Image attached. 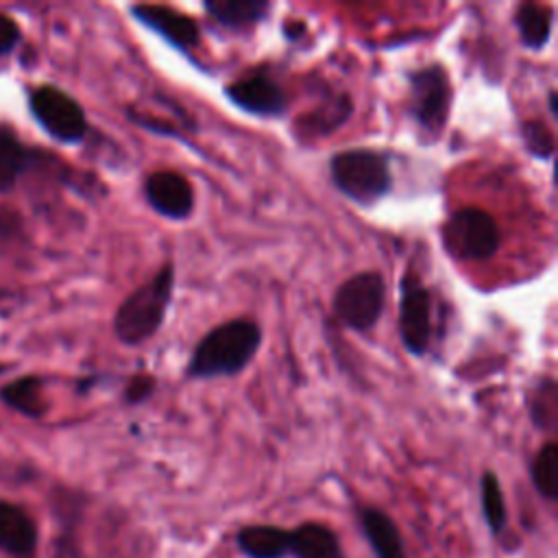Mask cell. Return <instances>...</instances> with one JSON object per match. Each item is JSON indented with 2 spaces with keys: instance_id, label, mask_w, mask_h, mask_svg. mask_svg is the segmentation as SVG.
I'll return each mask as SVG.
<instances>
[{
  "instance_id": "6da1fadb",
  "label": "cell",
  "mask_w": 558,
  "mask_h": 558,
  "mask_svg": "<svg viewBox=\"0 0 558 558\" xmlns=\"http://www.w3.org/2000/svg\"><path fill=\"white\" fill-rule=\"evenodd\" d=\"M262 327L251 318H229L211 327L194 347L185 375L190 379L235 377L253 362L262 347Z\"/></svg>"
},
{
  "instance_id": "7a4b0ae2",
  "label": "cell",
  "mask_w": 558,
  "mask_h": 558,
  "mask_svg": "<svg viewBox=\"0 0 558 558\" xmlns=\"http://www.w3.org/2000/svg\"><path fill=\"white\" fill-rule=\"evenodd\" d=\"M174 264L166 262L146 283L137 286L116 310L113 333L126 347H137L159 333L172 303Z\"/></svg>"
},
{
  "instance_id": "3957f363",
  "label": "cell",
  "mask_w": 558,
  "mask_h": 558,
  "mask_svg": "<svg viewBox=\"0 0 558 558\" xmlns=\"http://www.w3.org/2000/svg\"><path fill=\"white\" fill-rule=\"evenodd\" d=\"M329 179L333 187L355 203L371 209L392 192L395 179L390 157L375 148H344L329 157Z\"/></svg>"
},
{
  "instance_id": "277c9868",
  "label": "cell",
  "mask_w": 558,
  "mask_h": 558,
  "mask_svg": "<svg viewBox=\"0 0 558 558\" xmlns=\"http://www.w3.org/2000/svg\"><path fill=\"white\" fill-rule=\"evenodd\" d=\"M451 81L442 63H427L408 74V116L423 137H440L451 109Z\"/></svg>"
},
{
  "instance_id": "5b68a950",
  "label": "cell",
  "mask_w": 558,
  "mask_h": 558,
  "mask_svg": "<svg viewBox=\"0 0 558 558\" xmlns=\"http://www.w3.org/2000/svg\"><path fill=\"white\" fill-rule=\"evenodd\" d=\"M386 307V279L377 270H360L347 277L331 296L333 316L351 331L368 333Z\"/></svg>"
},
{
  "instance_id": "8992f818",
  "label": "cell",
  "mask_w": 558,
  "mask_h": 558,
  "mask_svg": "<svg viewBox=\"0 0 558 558\" xmlns=\"http://www.w3.org/2000/svg\"><path fill=\"white\" fill-rule=\"evenodd\" d=\"M445 251L462 262H486L501 246L497 220L480 207H460L442 225Z\"/></svg>"
},
{
  "instance_id": "52a82bcc",
  "label": "cell",
  "mask_w": 558,
  "mask_h": 558,
  "mask_svg": "<svg viewBox=\"0 0 558 558\" xmlns=\"http://www.w3.org/2000/svg\"><path fill=\"white\" fill-rule=\"evenodd\" d=\"M432 314V290L416 272L405 270L399 281V340L403 349L414 357H421L429 351L434 331Z\"/></svg>"
},
{
  "instance_id": "ba28073f",
  "label": "cell",
  "mask_w": 558,
  "mask_h": 558,
  "mask_svg": "<svg viewBox=\"0 0 558 558\" xmlns=\"http://www.w3.org/2000/svg\"><path fill=\"white\" fill-rule=\"evenodd\" d=\"M225 96L242 111L255 118H283L290 109L288 89L268 70L257 68L255 72L235 78L225 87Z\"/></svg>"
},
{
  "instance_id": "9c48e42d",
  "label": "cell",
  "mask_w": 558,
  "mask_h": 558,
  "mask_svg": "<svg viewBox=\"0 0 558 558\" xmlns=\"http://www.w3.org/2000/svg\"><path fill=\"white\" fill-rule=\"evenodd\" d=\"M31 111L37 122L59 142L74 144L87 133V118L83 107L65 92L44 85L31 94Z\"/></svg>"
},
{
  "instance_id": "30bf717a",
  "label": "cell",
  "mask_w": 558,
  "mask_h": 558,
  "mask_svg": "<svg viewBox=\"0 0 558 558\" xmlns=\"http://www.w3.org/2000/svg\"><path fill=\"white\" fill-rule=\"evenodd\" d=\"M144 198L155 214L168 220H187L194 211V187L177 170L150 172L144 181Z\"/></svg>"
},
{
  "instance_id": "8fae6325",
  "label": "cell",
  "mask_w": 558,
  "mask_h": 558,
  "mask_svg": "<svg viewBox=\"0 0 558 558\" xmlns=\"http://www.w3.org/2000/svg\"><path fill=\"white\" fill-rule=\"evenodd\" d=\"M131 15L148 31L159 35L179 52H192L201 44V26L187 13L166 4H133Z\"/></svg>"
},
{
  "instance_id": "7c38bea8",
  "label": "cell",
  "mask_w": 558,
  "mask_h": 558,
  "mask_svg": "<svg viewBox=\"0 0 558 558\" xmlns=\"http://www.w3.org/2000/svg\"><path fill=\"white\" fill-rule=\"evenodd\" d=\"M353 512L373 558H408L403 532L388 510L375 504H357Z\"/></svg>"
},
{
  "instance_id": "4fadbf2b",
  "label": "cell",
  "mask_w": 558,
  "mask_h": 558,
  "mask_svg": "<svg viewBox=\"0 0 558 558\" xmlns=\"http://www.w3.org/2000/svg\"><path fill=\"white\" fill-rule=\"evenodd\" d=\"M242 558H290V530L277 523H246L233 534Z\"/></svg>"
},
{
  "instance_id": "5bb4252c",
  "label": "cell",
  "mask_w": 558,
  "mask_h": 558,
  "mask_svg": "<svg viewBox=\"0 0 558 558\" xmlns=\"http://www.w3.org/2000/svg\"><path fill=\"white\" fill-rule=\"evenodd\" d=\"M290 530V558H347L338 532L316 519H305Z\"/></svg>"
},
{
  "instance_id": "9a60e30c",
  "label": "cell",
  "mask_w": 558,
  "mask_h": 558,
  "mask_svg": "<svg viewBox=\"0 0 558 558\" xmlns=\"http://www.w3.org/2000/svg\"><path fill=\"white\" fill-rule=\"evenodd\" d=\"M39 534L33 517L15 504L0 501V551L13 558H33Z\"/></svg>"
},
{
  "instance_id": "2e32d148",
  "label": "cell",
  "mask_w": 558,
  "mask_h": 558,
  "mask_svg": "<svg viewBox=\"0 0 558 558\" xmlns=\"http://www.w3.org/2000/svg\"><path fill=\"white\" fill-rule=\"evenodd\" d=\"M272 4L268 0H205L203 11L211 22L231 33H248L262 24Z\"/></svg>"
},
{
  "instance_id": "e0dca14e",
  "label": "cell",
  "mask_w": 558,
  "mask_h": 558,
  "mask_svg": "<svg viewBox=\"0 0 558 558\" xmlns=\"http://www.w3.org/2000/svg\"><path fill=\"white\" fill-rule=\"evenodd\" d=\"M353 113V100L349 94L340 92L325 100L320 107L307 111L299 118V135L301 137H327L329 133L338 131Z\"/></svg>"
},
{
  "instance_id": "ac0fdd59",
  "label": "cell",
  "mask_w": 558,
  "mask_h": 558,
  "mask_svg": "<svg viewBox=\"0 0 558 558\" xmlns=\"http://www.w3.org/2000/svg\"><path fill=\"white\" fill-rule=\"evenodd\" d=\"M521 44L527 50H543L551 39L554 9L538 2H521L512 15Z\"/></svg>"
},
{
  "instance_id": "d6986e66",
  "label": "cell",
  "mask_w": 558,
  "mask_h": 558,
  "mask_svg": "<svg viewBox=\"0 0 558 558\" xmlns=\"http://www.w3.org/2000/svg\"><path fill=\"white\" fill-rule=\"evenodd\" d=\"M480 512L488 534L499 541L508 532V504L501 488V482L493 469L482 471L480 475Z\"/></svg>"
},
{
  "instance_id": "ffe728a7",
  "label": "cell",
  "mask_w": 558,
  "mask_h": 558,
  "mask_svg": "<svg viewBox=\"0 0 558 558\" xmlns=\"http://www.w3.org/2000/svg\"><path fill=\"white\" fill-rule=\"evenodd\" d=\"M530 482L541 499L547 504L558 501V445L556 440L543 442L530 460Z\"/></svg>"
},
{
  "instance_id": "44dd1931",
  "label": "cell",
  "mask_w": 558,
  "mask_h": 558,
  "mask_svg": "<svg viewBox=\"0 0 558 558\" xmlns=\"http://www.w3.org/2000/svg\"><path fill=\"white\" fill-rule=\"evenodd\" d=\"M527 414L538 432H551L558 418V392L551 377H541L527 395Z\"/></svg>"
},
{
  "instance_id": "7402d4cb",
  "label": "cell",
  "mask_w": 558,
  "mask_h": 558,
  "mask_svg": "<svg viewBox=\"0 0 558 558\" xmlns=\"http://www.w3.org/2000/svg\"><path fill=\"white\" fill-rule=\"evenodd\" d=\"M28 161L26 148L4 126H0V192H9Z\"/></svg>"
},
{
  "instance_id": "603a6c76",
  "label": "cell",
  "mask_w": 558,
  "mask_h": 558,
  "mask_svg": "<svg viewBox=\"0 0 558 558\" xmlns=\"http://www.w3.org/2000/svg\"><path fill=\"white\" fill-rule=\"evenodd\" d=\"M41 384L37 377H22L0 390V397L7 405L15 408L26 416H41L44 414V399H41Z\"/></svg>"
},
{
  "instance_id": "cb8c5ba5",
  "label": "cell",
  "mask_w": 558,
  "mask_h": 558,
  "mask_svg": "<svg viewBox=\"0 0 558 558\" xmlns=\"http://www.w3.org/2000/svg\"><path fill=\"white\" fill-rule=\"evenodd\" d=\"M521 140L525 150L536 159H551L556 144L549 126L543 120H525L521 122Z\"/></svg>"
},
{
  "instance_id": "d4e9b609",
  "label": "cell",
  "mask_w": 558,
  "mask_h": 558,
  "mask_svg": "<svg viewBox=\"0 0 558 558\" xmlns=\"http://www.w3.org/2000/svg\"><path fill=\"white\" fill-rule=\"evenodd\" d=\"M157 390V384L150 375L146 373H137L133 375L129 381H126V388H124V401L129 405H140L144 401H148Z\"/></svg>"
},
{
  "instance_id": "484cf974",
  "label": "cell",
  "mask_w": 558,
  "mask_h": 558,
  "mask_svg": "<svg viewBox=\"0 0 558 558\" xmlns=\"http://www.w3.org/2000/svg\"><path fill=\"white\" fill-rule=\"evenodd\" d=\"M20 39V28L13 17L0 13V54L11 52Z\"/></svg>"
},
{
  "instance_id": "4316f807",
  "label": "cell",
  "mask_w": 558,
  "mask_h": 558,
  "mask_svg": "<svg viewBox=\"0 0 558 558\" xmlns=\"http://www.w3.org/2000/svg\"><path fill=\"white\" fill-rule=\"evenodd\" d=\"M15 227H17V225L13 222V216L0 209V238H7V235H11V231H13Z\"/></svg>"
},
{
  "instance_id": "83f0119b",
  "label": "cell",
  "mask_w": 558,
  "mask_h": 558,
  "mask_svg": "<svg viewBox=\"0 0 558 558\" xmlns=\"http://www.w3.org/2000/svg\"><path fill=\"white\" fill-rule=\"evenodd\" d=\"M547 109H549L551 118L558 116V96H556V89H554V87L547 92Z\"/></svg>"
},
{
  "instance_id": "f1b7e54d",
  "label": "cell",
  "mask_w": 558,
  "mask_h": 558,
  "mask_svg": "<svg viewBox=\"0 0 558 558\" xmlns=\"http://www.w3.org/2000/svg\"><path fill=\"white\" fill-rule=\"evenodd\" d=\"M2 371H4V366H0V373H2Z\"/></svg>"
}]
</instances>
